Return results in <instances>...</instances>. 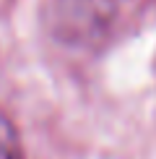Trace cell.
<instances>
[{"label": "cell", "mask_w": 156, "mask_h": 159, "mask_svg": "<svg viewBox=\"0 0 156 159\" xmlns=\"http://www.w3.org/2000/svg\"><path fill=\"white\" fill-rule=\"evenodd\" d=\"M0 159H24L18 133L3 112H0Z\"/></svg>", "instance_id": "cell-2"}, {"label": "cell", "mask_w": 156, "mask_h": 159, "mask_svg": "<svg viewBox=\"0 0 156 159\" xmlns=\"http://www.w3.org/2000/svg\"><path fill=\"white\" fill-rule=\"evenodd\" d=\"M117 0H47L50 29L68 44L102 37L115 16Z\"/></svg>", "instance_id": "cell-1"}]
</instances>
